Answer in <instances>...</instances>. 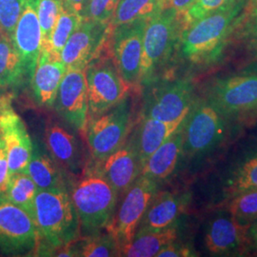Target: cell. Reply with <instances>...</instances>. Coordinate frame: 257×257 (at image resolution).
Wrapping results in <instances>:
<instances>
[{
  "label": "cell",
  "mask_w": 257,
  "mask_h": 257,
  "mask_svg": "<svg viewBox=\"0 0 257 257\" xmlns=\"http://www.w3.org/2000/svg\"><path fill=\"white\" fill-rule=\"evenodd\" d=\"M146 88L142 117L171 122L188 115L195 98L189 77L157 78Z\"/></svg>",
  "instance_id": "cell-7"
},
{
  "label": "cell",
  "mask_w": 257,
  "mask_h": 257,
  "mask_svg": "<svg viewBox=\"0 0 257 257\" xmlns=\"http://www.w3.org/2000/svg\"><path fill=\"white\" fill-rule=\"evenodd\" d=\"M205 98L228 119H249L257 110V74H234L211 82Z\"/></svg>",
  "instance_id": "cell-9"
},
{
  "label": "cell",
  "mask_w": 257,
  "mask_h": 257,
  "mask_svg": "<svg viewBox=\"0 0 257 257\" xmlns=\"http://www.w3.org/2000/svg\"><path fill=\"white\" fill-rule=\"evenodd\" d=\"M248 227L241 225L229 211L220 212L209 223L205 234L206 247L217 255L236 251L248 241Z\"/></svg>",
  "instance_id": "cell-19"
},
{
  "label": "cell",
  "mask_w": 257,
  "mask_h": 257,
  "mask_svg": "<svg viewBox=\"0 0 257 257\" xmlns=\"http://www.w3.org/2000/svg\"><path fill=\"white\" fill-rule=\"evenodd\" d=\"M163 7V0H119L110 27L137 19H150Z\"/></svg>",
  "instance_id": "cell-29"
},
{
  "label": "cell",
  "mask_w": 257,
  "mask_h": 257,
  "mask_svg": "<svg viewBox=\"0 0 257 257\" xmlns=\"http://www.w3.org/2000/svg\"><path fill=\"white\" fill-rule=\"evenodd\" d=\"M257 118V110L252 113V115L249 117V119H256Z\"/></svg>",
  "instance_id": "cell-46"
},
{
  "label": "cell",
  "mask_w": 257,
  "mask_h": 257,
  "mask_svg": "<svg viewBox=\"0 0 257 257\" xmlns=\"http://www.w3.org/2000/svg\"><path fill=\"white\" fill-rule=\"evenodd\" d=\"M0 37H1V36H0Z\"/></svg>",
  "instance_id": "cell-48"
},
{
  "label": "cell",
  "mask_w": 257,
  "mask_h": 257,
  "mask_svg": "<svg viewBox=\"0 0 257 257\" xmlns=\"http://www.w3.org/2000/svg\"><path fill=\"white\" fill-rule=\"evenodd\" d=\"M239 73L241 74H257V57L251 59L248 64L245 65Z\"/></svg>",
  "instance_id": "cell-42"
},
{
  "label": "cell",
  "mask_w": 257,
  "mask_h": 257,
  "mask_svg": "<svg viewBox=\"0 0 257 257\" xmlns=\"http://www.w3.org/2000/svg\"><path fill=\"white\" fill-rule=\"evenodd\" d=\"M26 173L38 190L67 189L62 168L37 143H34Z\"/></svg>",
  "instance_id": "cell-24"
},
{
  "label": "cell",
  "mask_w": 257,
  "mask_h": 257,
  "mask_svg": "<svg viewBox=\"0 0 257 257\" xmlns=\"http://www.w3.org/2000/svg\"><path fill=\"white\" fill-rule=\"evenodd\" d=\"M239 41L243 42L246 49L257 57V13H249L239 27L235 37Z\"/></svg>",
  "instance_id": "cell-37"
},
{
  "label": "cell",
  "mask_w": 257,
  "mask_h": 257,
  "mask_svg": "<svg viewBox=\"0 0 257 257\" xmlns=\"http://www.w3.org/2000/svg\"><path fill=\"white\" fill-rule=\"evenodd\" d=\"M177 234L175 224L163 230L137 231L133 240L120 248L119 256H156L160 249L177 240Z\"/></svg>",
  "instance_id": "cell-25"
},
{
  "label": "cell",
  "mask_w": 257,
  "mask_h": 257,
  "mask_svg": "<svg viewBox=\"0 0 257 257\" xmlns=\"http://www.w3.org/2000/svg\"><path fill=\"white\" fill-rule=\"evenodd\" d=\"M157 189L158 182L140 175L123 195L118 210L105 229L116 240L119 249L135 237Z\"/></svg>",
  "instance_id": "cell-11"
},
{
  "label": "cell",
  "mask_w": 257,
  "mask_h": 257,
  "mask_svg": "<svg viewBox=\"0 0 257 257\" xmlns=\"http://www.w3.org/2000/svg\"><path fill=\"white\" fill-rule=\"evenodd\" d=\"M61 7V0H38V19L42 33L41 51L47 52Z\"/></svg>",
  "instance_id": "cell-33"
},
{
  "label": "cell",
  "mask_w": 257,
  "mask_h": 257,
  "mask_svg": "<svg viewBox=\"0 0 257 257\" xmlns=\"http://www.w3.org/2000/svg\"><path fill=\"white\" fill-rule=\"evenodd\" d=\"M248 230H257V218L255 219V220L253 221V222H252L250 225H249V227H248Z\"/></svg>",
  "instance_id": "cell-45"
},
{
  "label": "cell",
  "mask_w": 257,
  "mask_h": 257,
  "mask_svg": "<svg viewBox=\"0 0 257 257\" xmlns=\"http://www.w3.org/2000/svg\"><path fill=\"white\" fill-rule=\"evenodd\" d=\"M83 19L89 0H64Z\"/></svg>",
  "instance_id": "cell-41"
},
{
  "label": "cell",
  "mask_w": 257,
  "mask_h": 257,
  "mask_svg": "<svg viewBox=\"0 0 257 257\" xmlns=\"http://www.w3.org/2000/svg\"><path fill=\"white\" fill-rule=\"evenodd\" d=\"M227 190L231 195L248 190H257V151L236 167L229 180Z\"/></svg>",
  "instance_id": "cell-31"
},
{
  "label": "cell",
  "mask_w": 257,
  "mask_h": 257,
  "mask_svg": "<svg viewBox=\"0 0 257 257\" xmlns=\"http://www.w3.org/2000/svg\"><path fill=\"white\" fill-rule=\"evenodd\" d=\"M183 124L148 158L141 175L159 183L174 174L183 155Z\"/></svg>",
  "instance_id": "cell-22"
},
{
  "label": "cell",
  "mask_w": 257,
  "mask_h": 257,
  "mask_svg": "<svg viewBox=\"0 0 257 257\" xmlns=\"http://www.w3.org/2000/svg\"><path fill=\"white\" fill-rule=\"evenodd\" d=\"M3 93H4V90H3V89H0V96H1Z\"/></svg>",
  "instance_id": "cell-47"
},
{
  "label": "cell",
  "mask_w": 257,
  "mask_h": 257,
  "mask_svg": "<svg viewBox=\"0 0 257 257\" xmlns=\"http://www.w3.org/2000/svg\"><path fill=\"white\" fill-rule=\"evenodd\" d=\"M67 67L58 55L41 51L31 79L33 95L40 107H54L56 92Z\"/></svg>",
  "instance_id": "cell-18"
},
{
  "label": "cell",
  "mask_w": 257,
  "mask_h": 257,
  "mask_svg": "<svg viewBox=\"0 0 257 257\" xmlns=\"http://www.w3.org/2000/svg\"><path fill=\"white\" fill-rule=\"evenodd\" d=\"M71 196L85 236L106 229L115 212L118 195L96 167L85 171L74 184Z\"/></svg>",
  "instance_id": "cell-4"
},
{
  "label": "cell",
  "mask_w": 257,
  "mask_h": 257,
  "mask_svg": "<svg viewBox=\"0 0 257 257\" xmlns=\"http://www.w3.org/2000/svg\"><path fill=\"white\" fill-rule=\"evenodd\" d=\"M228 118L205 97L195 100L183 124V155L203 156L227 138Z\"/></svg>",
  "instance_id": "cell-6"
},
{
  "label": "cell",
  "mask_w": 257,
  "mask_h": 257,
  "mask_svg": "<svg viewBox=\"0 0 257 257\" xmlns=\"http://www.w3.org/2000/svg\"><path fill=\"white\" fill-rule=\"evenodd\" d=\"M47 150L62 169L74 174L80 171L82 155L76 136L64 124L50 119L45 128Z\"/></svg>",
  "instance_id": "cell-20"
},
{
  "label": "cell",
  "mask_w": 257,
  "mask_h": 257,
  "mask_svg": "<svg viewBox=\"0 0 257 257\" xmlns=\"http://www.w3.org/2000/svg\"><path fill=\"white\" fill-rule=\"evenodd\" d=\"M249 0L230 4L181 30L175 58L188 69H206L220 60L248 15ZM174 58V59H175Z\"/></svg>",
  "instance_id": "cell-1"
},
{
  "label": "cell",
  "mask_w": 257,
  "mask_h": 257,
  "mask_svg": "<svg viewBox=\"0 0 257 257\" xmlns=\"http://www.w3.org/2000/svg\"><path fill=\"white\" fill-rule=\"evenodd\" d=\"M189 198L186 194L160 192L155 194L137 231L163 230L175 224L183 213Z\"/></svg>",
  "instance_id": "cell-21"
},
{
  "label": "cell",
  "mask_w": 257,
  "mask_h": 257,
  "mask_svg": "<svg viewBox=\"0 0 257 257\" xmlns=\"http://www.w3.org/2000/svg\"><path fill=\"white\" fill-rule=\"evenodd\" d=\"M85 77L88 92L89 120L100 115L119 103L133 89L121 76L110 55L108 40L101 53L86 66Z\"/></svg>",
  "instance_id": "cell-5"
},
{
  "label": "cell",
  "mask_w": 257,
  "mask_h": 257,
  "mask_svg": "<svg viewBox=\"0 0 257 257\" xmlns=\"http://www.w3.org/2000/svg\"><path fill=\"white\" fill-rule=\"evenodd\" d=\"M182 30L181 14L171 8H161L148 20L140 71V89L165 72L174 61Z\"/></svg>",
  "instance_id": "cell-2"
},
{
  "label": "cell",
  "mask_w": 257,
  "mask_h": 257,
  "mask_svg": "<svg viewBox=\"0 0 257 257\" xmlns=\"http://www.w3.org/2000/svg\"><path fill=\"white\" fill-rule=\"evenodd\" d=\"M149 19H141L110 27L108 47L123 79L133 89H140L143 38Z\"/></svg>",
  "instance_id": "cell-12"
},
{
  "label": "cell",
  "mask_w": 257,
  "mask_h": 257,
  "mask_svg": "<svg viewBox=\"0 0 257 257\" xmlns=\"http://www.w3.org/2000/svg\"><path fill=\"white\" fill-rule=\"evenodd\" d=\"M9 179L10 170L7 152L3 141L0 139V194L5 193Z\"/></svg>",
  "instance_id": "cell-39"
},
{
  "label": "cell",
  "mask_w": 257,
  "mask_h": 257,
  "mask_svg": "<svg viewBox=\"0 0 257 257\" xmlns=\"http://www.w3.org/2000/svg\"><path fill=\"white\" fill-rule=\"evenodd\" d=\"M232 1L233 0H195L193 5L181 15L182 29L192 25Z\"/></svg>",
  "instance_id": "cell-35"
},
{
  "label": "cell",
  "mask_w": 257,
  "mask_h": 257,
  "mask_svg": "<svg viewBox=\"0 0 257 257\" xmlns=\"http://www.w3.org/2000/svg\"><path fill=\"white\" fill-rule=\"evenodd\" d=\"M82 18L64 0H61V7L56 20L48 53L60 56L61 51L67 43L69 37L81 23ZM61 57V56H60Z\"/></svg>",
  "instance_id": "cell-28"
},
{
  "label": "cell",
  "mask_w": 257,
  "mask_h": 257,
  "mask_svg": "<svg viewBox=\"0 0 257 257\" xmlns=\"http://www.w3.org/2000/svg\"><path fill=\"white\" fill-rule=\"evenodd\" d=\"M110 33V23L82 19L81 23L69 37L60 54L61 60L67 69H85L93 58L101 53Z\"/></svg>",
  "instance_id": "cell-15"
},
{
  "label": "cell",
  "mask_w": 257,
  "mask_h": 257,
  "mask_svg": "<svg viewBox=\"0 0 257 257\" xmlns=\"http://www.w3.org/2000/svg\"><path fill=\"white\" fill-rule=\"evenodd\" d=\"M228 211L241 225L249 226L257 218V190L232 195Z\"/></svg>",
  "instance_id": "cell-32"
},
{
  "label": "cell",
  "mask_w": 257,
  "mask_h": 257,
  "mask_svg": "<svg viewBox=\"0 0 257 257\" xmlns=\"http://www.w3.org/2000/svg\"><path fill=\"white\" fill-rule=\"evenodd\" d=\"M119 0H89L83 19L110 23Z\"/></svg>",
  "instance_id": "cell-36"
},
{
  "label": "cell",
  "mask_w": 257,
  "mask_h": 257,
  "mask_svg": "<svg viewBox=\"0 0 257 257\" xmlns=\"http://www.w3.org/2000/svg\"><path fill=\"white\" fill-rule=\"evenodd\" d=\"M78 243L81 257L119 256V246L107 230L85 236L81 241L78 238Z\"/></svg>",
  "instance_id": "cell-30"
},
{
  "label": "cell",
  "mask_w": 257,
  "mask_h": 257,
  "mask_svg": "<svg viewBox=\"0 0 257 257\" xmlns=\"http://www.w3.org/2000/svg\"><path fill=\"white\" fill-rule=\"evenodd\" d=\"M248 13H257V0H249Z\"/></svg>",
  "instance_id": "cell-44"
},
{
  "label": "cell",
  "mask_w": 257,
  "mask_h": 257,
  "mask_svg": "<svg viewBox=\"0 0 257 257\" xmlns=\"http://www.w3.org/2000/svg\"><path fill=\"white\" fill-rule=\"evenodd\" d=\"M132 102L127 95L100 115L88 121L86 138L95 163L122 146L132 130Z\"/></svg>",
  "instance_id": "cell-8"
},
{
  "label": "cell",
  "mask_w": 257,
  "mask_h": 257,
  "mask_svg": "<svg viewBox=\"0 0 257 257\" xmlns=\"http://www.w3.org/2000/svg\"><path fill=\"white\" fill-rule=\"evenodd\" d=\"M13 96L4 92L0 96V139L6 148L10 175L26 173L34 143L23 119L13 107Z\"/></svg>",
  "instance_id": "cell-13"
},
{
  "label": "cell",
  "mask_w": 257,
  "mask_h": 257,
  "mask_svg": "<svg viewBox=\"0 0 257 257\" xmlns=\"http://www.w3.org/2000/svg\"><path fill=\"white\" fill-rule=\"evenodd\" d=\"M37 191V185L27 173H16L10 175L9 183L3 194L36 221L35 199Z\"/></svg>",
  "instance_id": "cell-27"
},
{
  "label": "cell",
  "mask_w": 257,
  "mask_h": 257,
  "mask_svg": "<svg viewBox=\"0 0 257 257\" xmlns=\"http://www.w3.org/2000/svg\"><path fill=\"white\" fill-rule=\"evenodd\" d=\"M195 0H163L162 8H171L177 11L179 14H183L189 9Z\"/></svg>",
  "instance_id": "cell-40"
},
{
  "label": "cell",
  "mask_w": 257,
  "mask_h": 257,
  "mask_svg": "<svg viewBox=\"0 0 257 257\" xmlns=\"http://www.w3.org/2000/svg\"><path fill=\"white\" fill-rule=\"evenodd\" d=\"M96 169L117 193L123 196L141 175L138 152L131 138L110 156L96 163Z\"/></svg>",
  "instance_id": "cell-17"
},
{
  "label": "cell",
  "mask_w": 257,
  "mask_h": 257,
  "mask_svg": "<svg viewBox=\"0 0 257 257\" xmlns=\"http://www.w3.org/2000/svg\"><path fill=\"white\" fill-rule=\"evenodd\" d=\"M36 222L40 238L50 245V252L78 239L80 221L67 189L38 190L35 199Z\"/></svg>",
  "instance_id": "cell-3"
},
{
  "label": "cell",
  "mask_w": 257,
  "mask_h": 257,
  "mask_svg": "<svg viewBox=\"0 0 257 257\" xmlns=\"http://www.w3.org/2000/svg\"><path fill=\"white\" fill-rule=\"evenodd\" d=\"M25 0H0V36L12 40Z\"/></svg>",
  "instance_id": "cell-34"
},
{
  "label": "cell",
  "mask_w": 257,
  "mask_h": 257,
  "mask_svg": "<svg viewBox=\"0 0 257 257\" xmlns=\"http://www.w3.org/2000/svg\"><path fill=\"white\" fill-rule=\"evenodd\" d=\"M40 234L26 211L0 194V254L29 256L37 253Z\"/></svg>",
  "instance_id": "cell-10"
},
{
  "label": "cell",
  "mask_w": 257,
  "mask_h": 257,
  "mask_svg": "<svg viewBox=\"0 0 257 257\" xmlns=\"http://www.w3.org/2000/svg\"><path fill=\"white\" fill-rule=\"evenodd\" d=\"M157 257H188L195 256L191 247L181 244L175 240L166 247L160 249L156 254Z\"/></svg>",
  "instance_id": "cell-38"
},
{
  "label": "cell",
  "mask_w": 257,
  "mask_h": 257,
  "mask_svg": "<svg viewBox=\"0 0 257 257\" xmlns=\"http://www.w3.org/2000/svg\"><path fill=\"white\" fill-rule=\"evenodd\" d=\"M185 118L186 117L171 122L149 117L141 118L138 128L131 138L138 152L141 169L156 149L160 147L168 138L181 127Z\"/></svg>",
  "instance_id": "cell-23"
},
{
  "label": "cell",
  "mask_w": 257,
  "mask_h": 257,
  "mask_svg": "<svg viewBox=\"0 0 257 257\" xmlns=\"http://www.w3.org/2000/svg\"><path fill=\"white\" fill-rule=\"evenodd\" d=\"M54 107L71 128L81 134L86 132L89 103L85 69H67L56 92Z\"/></svg>",
  "instance_id": "cell-14"
},
{
  "label": "cell",
  "mask_w": 257,
  "mask_h": 257,
  "mask_svg": "<svg viewBox=\"0 0 257 257\" xmlns=\"http://www.w3.org/2000/svg\"><path fill=\"white\" fill-rule=\"evenodd\" d=\"M30 81L27 69L14 43L0 37V89L18 88Z\"/></svg>",
  "instance_id": "cell-26"
},
{
  "label": "cell",
  "mask_w": 257,
  "mask_h": 257,
  "mask_svg": "<svg viewBox=\"0 0 257 257\" xmlns=\"http://www.w3.org/2000/svg\"><path fill=\"white\" fill-rule=\"evenodd\" d=\"M248 240L257 251V230H248Z\"/></svg>",
  "instance_id": "cell-43"
},
{
  "label": "cell",
  "mask_w": 257,
  "mask_h": 257,
  "mask_svg": "<svg viewBox=\"0 0 257 257\" xmlns=\"http://www.w3.org/2000/svg\"><path fill=\"white\" fill-rule=\"evenodd\" d=\"M12 42L23 60L30 79H32L42 43V33L38 19V0H25Z\"/></svg>",
  "instance_id": "cell-16"
}]
</instances>
